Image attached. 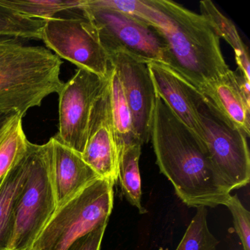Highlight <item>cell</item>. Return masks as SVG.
Listing matches in <instances>:
<instances>
[{"label":"cell","instance_id":"1","mask_svg":"<svg viewBox=\"0 0 250 250\" xmlns=\"http://www.w3.org/2000/svg\"><path fill=\"white\" fill-rule=\"evenodd\" d=\"M145 22L165 41L164 63L200 90L229 71L220 39L208 21L170 0H147Z\"/></svg>","mask_w":250,"mask_h":250},{"label":"cell","instance_id":"2","mask_svg":"<svg viewBox=\"0 0 250 250\" xmlns=\"http://www.w3.org/2000/svg\"><path fill=\"white\" fill-rule=\"evenodd\" d=\"M62 62L49 49L26 45L14 38L0 37V110L22 116L58 93Z\"/></svg>","mask_w":250,"mask_h":250},{"label":"cell","instance_id":"3","mask_svg":"<svg viewBox=\"0 0 250 250\" xmlns=\"http://www.w3.org/2000/svg\"><path fill=\"white\" fill-rule=\"evenodd\" d=\"M154 153L161 172L172 183L184 204L196 208L225 206L230 191L195 136L172 133L159 143Z\"/></svg>","mask_w":250,"mask_h":250},{"label":"cell","instance_id":"4","mask_svg":"<svg viewBox=\"0 0 250 250\" xmlns=\"http://www.w3.org/2000/svg\"><path fill=\"white\" fill-rule=\"evenodd\" d=\"M27 169L14 206V231L10 250L33 247L58 209L52 177V140L28 141Z\"/></svg>","mask_w":250,"mask_h":250},{"label":"cell","instance_id":"5","mask_svg":"<svg viewBox=\"0 0 250 250\" xmlns=\"http://www.w3.org/2000/svg\"><path fill=\"white\" fill-rule=\"evenodd\" d=\"M113 187L100 178L58 208L32 247L68 250L79 238L107 225L113 208Z\"/></svg>","mask_w":250,"mask_h":250},{"label":"cell","instance_id":"6","mask_svg":"<svg viewBox=\"0 0 250 250\" xmlns=\"http://www.w3.org/2000/svg\"><path fill=\"white\" fill-rule=\"evenodd\" d=\"M81 10L96 27L108 55L124 52L145 62H164L165 45L159 32L140 19L123 11L84 0Z\"/></svg>","mask_w":250,"mask_h":250},{"label":"cell","instance_id":"7","mask_svg":"<svg viewBox=\"0 0 250 250\" xmlns=\"http://www.w3.org/2000/svg\"><path fill=\"white\" fill-rule=\"evenodd\" d=\"M199 117L205 147L216 173L229 191L247 186L250 181L248 137L232 126L206 97Z\"/></svg>","mask_w":250,"mask_h":250},{"label":"cell","instance_id":"8","mask_svg":"<svg viewBox=\"0 0 250 250\" xmlns=\"http://www.w3.org/2000/svg\"><path fill=\"white\" fill-rule=\"evenodd\" d=\"M42 40L58 58L72 62L79 68L103 78L112 72L109 55L101 43L97 30L83 11L82 14L68 18L55 17L45 20Z\"/></svg>","mask_w":250,"mask_h":250},{"label":"cell","instance_id":"9","mask_svg":"<svg viewBox=\"0 0 250 250\" xmlns=\"http://www.w3.org/2000/svg\"><path fill=\"white\" fill-rule=\"evenodd\" d=\"M91 71L78 68L64 83L59 96V128L55 140L82 154L86 142L92 109L109 83Z\"/></svg>","mask_w":250,"mask_h":250},{"label":"cell","instance_id":"10","mask_svg":"<svg viewBox=\"0 0 250 250\" xmlns=\"http://www.w3.org/2000/svg\"><path fill=\"white\" fill-rule=\"evenodd\" d=\"M122 84L132 117L133 126L142 146L150 140L156 92L147 62L124 52L109 55Z\"/></svg>","mask_w":250,"mask_h":250},{"label":"cell","instance_id":"11","mask_svg":"<svg viewBox=\"0 0 250 250\" xmlns=\"http://www.w3.org/2000/svg\"><path fill=\"white\" fill-rule=\"evenodd\" d=\"M109 83L92 109L87 142L81 156L102 179L118 181V155L112 129Z\"/></svg>","mask_w":250,"mask_h":250},{"label":"cell","instance_id":"12","mask_svg":"<svg viewBox=\"0 0 250 250\" xmlns=\"http://www.w3.org/2000/svg\"><path fill=\"white\" fill-rule=\"evenodd\" d=\"M147 65L156 93L205 146L204 134L199 117V109L205 99L203 93L167 64L151 61Z\"/></svg>","mask_w":250,"mask_h":250},{"label":"cell","instance_id":"13","mask_svg":"<svg viewBox=\"0 0 250 250\" xmlns=\"http://www.w3.org/2000/svg\"><path fill=\"white\" fill-rule=\"evenodd\" d=\"M52 140V177L58 208L78 195L100 176L84 162L81 154Z\"/></svg>","mask_w":250,"mask_h":250},{"label":"cell","instance_id":"14","mask_svg":"<svg viewBox=\"0 0 250 250\" xmlns=\"http://www.w3.org/2000/svg\"><path fill=\"white\" fill-rule=\"evenodd\" d=\"M200 90L232 126L250 137V101L241 90L236 73L229 70Z\"/></svg>","mask_w":250,"mask_h":250},{"label":"cell","instance_id":"15","mask_svg":"<svg viewBox=\"0 0 250 250\" xmlns=\"http://www.w3.org/2000/svg\"><path fill=\"white\" fill-rule=\"evenodd\" d=\"M27 164L25 150L5 175L0 186V250H10L12 243L14 206L25 177Z\"/></svg>","mask_w":250,"mask_h":250},{"label":"cell","instance_id":"16","mask_svg":"<svg viewBox=\"0 0 250 250\" xmlns=\"http://www.w3.org/2000/svg\"><path fill=\"white\" fill-rule=\"evenodd\" d=\"M109 103L111 121L118 155L127 147L140 144L133 126L132 117L122 84L112 67L109 77Z\"/></svg>","mask_w":250,"mask_h":250},{"label":"cell","instance_id":"17","mask_svg":"<svg viewBox=\"0 0 250 250\" xmlns=\"http://www.w3.org/2000/svg\"><path fill=\"white\" fill-rule=\"evenodd\" d=\"M200 9V14L210 22L219 39H223L233 49L239 74L250 81L248 48L240 37L235 24L224 16L210 0L201 1Z\"/></svg>","mask_w":250,"mask_h":250},{"label":"cell","instance_id":"18","mask_svg":"<svg viewBox=\"0 0 250 250\" xmlns=\"http://www.w3.org/2000/svg\"><path fill=\"white\" fill-rule=\"evenodd\" d=\"M142 146L134 145L118 155V180L128 203L135 206L141 214L147 213L142 205V184L139 161Z\"/></svg>","mask_w":250,"mask_h":250},{"label":"cell","instance_id":"19","mask_svg":"<svg viewBox=\"0 0 250 250\" xmlns=\"http://www.w3.org/2000/svg\"><path fill=\"white\" fill-rule=\"evenodd\" d=\"M84 0H0V5L33 20H47L62 11L80 10Z\"/></svg>","mask_w":250,"mask_h":250},{"label":"cell","instance_id":"20","mask_svg":"<svg viewBox=\"0 0 250 250\" xmlns=\"http://www.w3.org/2000/svg\"><path fill=\"white\" fill-rule=\"evenodd\" d=\"M19 115L0 132V181L5 178L25 151L27 140Z\"/></svg>","mask_w":250,"mask_h":250},{"label":"cell","instance_id":"21","mask_svg":"<svg viewBox=\"0 0 250 250\" xmlns=\"http://www.w3.org/2000/svg\"><path fill=\"white\" fill-rule=\"evenodd\" d=\"M44 20L22 17L0 5V37L19 40H42Z\"/></svg>","mask_w":250,"mask_h":250},{"label":"cell","instance_id":"22","mask_svg":"<svg viewBox=\"0 0 250 250\" xmlns=\"http://www.w3.org/2000/svg\"><path fill=\"white\" fill-rule=\"evenodd\" d=\"M206 207L197 208L180 244L175 250H216L219 241L209 230Z\"/></svg>","mask_w":250,"mask_h":250},{"label":"cell","instance_id":"23","mask_svg":"<svg viewBox=\"0 0 250 250\" xmlns=\"http://www.w3.org/2000/svg\"><path fill=\"white\" fill-rule=\"evenodd\" d=\"M233 219L234 228L239 237L244 250H250V213L240 201L236 194L230 195L225 203Z\"/></svg>","mask_w":250,"mask_h":250},{"label":"cell","instance_id":"24","mask_svg":"<svg viewBox=\"0 0 250 250\" xmlns=\"http://www.w3.org/2000/svg\"><path fill=\"white\" fill-rule=\"evenodd\" d=\"M106 226L102 225L79 238L68 250H100Z\"/></svg>","mask_w":250,"mask_h":250},{"label":"cell","instance_id":"25","mask_svg":"<svg viewBox=\"0 0 250 250\" xmlns=\"http://www.w3.org/2000/svg\"><path fill=\"white\" fill-rule=\"evenodd\" d=\"M19 115H21L17 111L0 110V132Z\"/></svg>","mask_w":250,"mask_h":250},{"label":"cell","instance_id":"26","mask_svg":"<svg viewBox=\"0 0 250 250\" xmlns=\"http://www.w3.org/2000/svg\"><path fill=\"white\" fill-rule=\"evenodd\" d=\"M35 250V249H33V247H30V248L22 249V250Z\"/></svg>","mask_w":250,"mask_h":250},{"label":"cell","instance_id":"27","mask_svg":"<svg viewBox=\"0 0 250 250\" xmlns=\"http://www.w3.org/2000/svg\"><path fill=\"white\" fill-rule=\"evenodd\" d=\"M3 179H4V178H3ZM3 179L1 180V181H0V186H1V184H2V181H3Z\"/></svg>","mask_w":250,"mask_h":250}]
</instances>
